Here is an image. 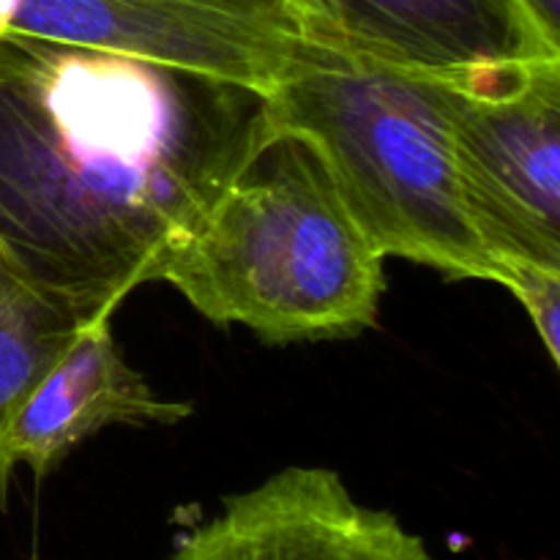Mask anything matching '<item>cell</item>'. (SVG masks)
<instances>
[{
  "mask_svg": "<svg viewBox=\"0 0 560 560\" xmlns=\"http://www.w3.org/2000/svg\"><path fill=\"white\" fill-rule=\"evenodd\" d=\"M273 135L268 93L244 82L0 42V252L80 326L109 320Z\"/></svg>",
  "mask_w": 560,
  "mask_h": 560,
  "instance_id": "cell-1",
  "label": "cell"
},
{
  "mask_svg": "<svg viewBox=\"0 0 560 560\" xmlns=\"http://www.w3.org/2000/svg\"><path fill=\"white\" fill-rule=\"evenodd\" d=\"M268 102L273 131L320 156L383 257L495 282L459 189L452 80L304 38Z\"/></svg>",
  "mask_w": 560,
  "mask_h": 560,
  "instance_id": "cell-2",
  "label": "cell"
},
{
  "mask_svg": "<svg viewBox=\"0 0 560 560\" xmlns=\"http://www.w3.org/2000/svg\"><path fill=\"white\" fill-rule=\"evenodd\" d=\"M383 260L320 156L299 137L273 135L153 282L173 284L217 326L290 345L370 328Z\"/></svg>",
  "mask_w": 560,
  "mask_h": 560,
  "instance_id": "cell-3",
  "label": "cell"
},
{
  "mask_svg": "<svg viewBox=\"0 0 560 560\" xmlns=\"http://www.w3.org/2000/svg\"><path fill=\"white\" fill-rule=\"evenodd\" d=\"M459 189L492 266L560 271V58L452 82Z\"/></svg>",
  "mask_w": 560,
  "mask_h": 560,
  "instance_id": "cell-4",
  "label": "cell"
},
{
  "mask_svg": "<svg viewBox=\"0 0 560 560\" xmlns=\"http://www.w3.org/2000/svg\"><path fill=\"white\" fill-rule=\"evenodd\" d=\"M69 44L271 93L304 42L290 0H0V42Z\"/></svg>",
  "mask_w": 560,
  "mask_h": 560,
  "instance_id": "cell-5",
  "label": "cell"
},
{
  "mask_svg": "<svg viewBox=\"0 0 560 560\" xmlns=\"http://www.w3.org/2000/svg\"><path fill=\"white\" fill-rule=\"evenodd\" d=\"M304 38L397 69L474 85L560 58L520 0H290Z\"/></svg>",
  "mask_w": 560,
  "mask_h": 560,
  "instance_id": "cell-6",
  "label": "cell"
},
{
  "mask_svg": "<svg viewBox=\"0 0 560 560\" xmlns=\"http://www.w3.org/2000/svg\"><path fill=\"white\" fill-rule=\"evenodd\" d=\"M167 560H435L386 509L364 506L342 476L293 465L224 498L222 512Z\"/></svg>",
  "mask_w": 560,
  "mask_h": 560,
  "instance_id": "cell-7",
  "label": "cell"
},
{
  "mask_svg": "<svg viewBox=\"0 0 560 560\" xmlns=\"http://www.w3.org/2000/svg\"><path fill=\"white\" fill-rule=\"evenodd\" d=\"M191 405L153 394L118 353L109 320L80 326L16 410L3 441L9 470L27 465L42 479L66 454L107 427L178 424Z\"/></svg>",
  "mask_w": 560,
  "mask_h": 560,
  "instance_id": "cell-8",
  "label": "cell"
},
{
  "mask_svg": "<svg viewBox=\"0 0 560 560\" xmlns=\"http://www.w3.org/2000/svg\"><path fill=\"white\" fill-rule=\"evenodd\" d=\"M77 331L80 323L36 293L0 252V506L11 479L3 463L5 432L31 388Z\"/></svg>",
  "mask_w": 560,
  "mask_h": 560,
  "instance_id": "cell-9",
  "label": "cell"
},
{
  "mask_svg": "<svg viewBox=\"0 0 560 560\" xmlns=\"http://www.w3.org/2000/svg\"><path fill=\"white\" fill-rule=\"evenodd\" d=\"M495 282L514 293L530 315L552 364H560V271L534 262L498 266Z\"/></svg>",
  "mask_w": 560,
  "mask_h": 560,
  "instance_id": "cell-10",
  "label": "cell"
},
{
  "mask_svg": "<svg viewBox=\"0 0 560 560\" xmlns=\"http://www.w3.org/2000/svg\"><path fill=\"white\" fill-rule=\"evenodd\" d=\"M536 31L550 47L560 49V0H520Z\"/></svg>",
  "mask_w": 560,
  "mask_h": 560,
  "instance_id": "cell-11",
  "label": "cell"
}]
</instances>
